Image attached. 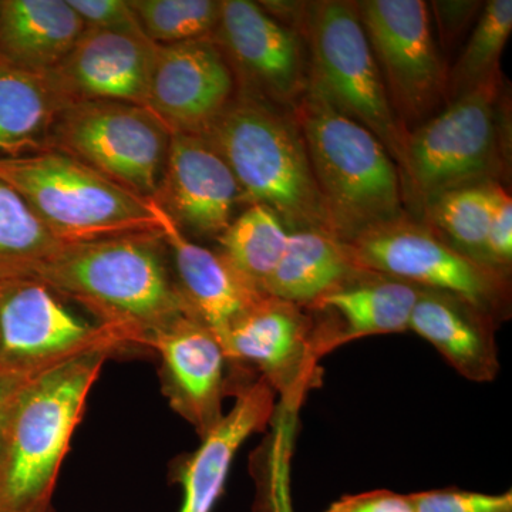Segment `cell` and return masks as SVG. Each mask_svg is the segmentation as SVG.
Here are the masks:
<instances>
[{
  "instance_id": "12",
  "label": "cell",
  "mask_w": 512,
  "mask_h": 512,
  "mask_svg": "<svg viewBox=\"0 0 512 512\" xmlns=\"http://www.w3.org/2000/svg\"><path fill=\"white\" fill-rule=\"evenodd\" d=\"M217 45L254 99L293 109L308 90L301 37L259 3L222 0Z\"/></svg>"
},
{
  "instance_id": "14",
  "label": "cell",
  "mask_w": 512,
  "mask_h": 512,
  "mask_svg": "<svg viewBox=\"0 0 512 512\" xmlns=\"http://www.w3.org/2000/svg\"><path fill=\"white\" fill-rule=\"evenodd\" d=\"M235 77L211 37L157 45L147 110L170 133L200 134L232 101Z\"/></svg>"
},
{
  "instance_id": "19",
  "label": "cell",
  "mask_w": 512,
  "mask_h": 512,
  "mask_svg": "<svg viewBox=\"0 0 512 512\" xmlns=\"http://www.w3.org/2000/svg\"><path fill=\"white\" fill-rule=\"evenodd\" d=\"M274 402V389L262 377L239 387L234 407L202 437L200 447L174 467L173 480L183 488L178 512H214L239 447L268 424Z\"/></svg>"
},
{
  "instance_id": "21",
  "label": "cell",
  "mask_w": 512,
  "mask_h": 512,
  "mask_svg": "<svg viewBox=\"0 0 512 512\" xmlns=\"http://www.w3.org/2000/svg\"><path fill=\"white\" fill-rule=\"evenodd\" d=\"M490 313L451 293L420 289L409 330L431 343L461 376L491 382L500 372Z\"/></svg>"
},
{
  "instance_id": "23",
  "label": "cell",
  "mask_w": 512,
  "mask_h": 512,
  "mask_svg": "<svg viewBox=\"0 0 512 512\" xmlns=\"http://www.w3.org/2000/svg\"><path fill=\"white\" fill-rule=\"evenodd\" d=\"M359 271L338 238L318 229H299L289 232L284 254L265 282L264 293L309 308Z\"/></svg>"
},
{
  "instance_id": "16",
  "label": "cell",
  "mask_w": 512,
  "mask_h": 512,
  "mask_svg": "<svg viewBox=\"0 0 512 512\" xmlns=\"http://www.w3.org/2000/svg\"><path fill=\"white\" fill-rule=\"evenodd\" d=\"M147 349L161 360V387L171 409L205 437L224 417L231 366L220 339L194 316L184 315L158 330Z\"/></svg>"
},
{
  "instance_id": "31",
  "label": "cell",
  "mask_w": 512,
  "mask_h": 512,
  "mask_svg": "<svg viewBox=\"0 0 512 512\" xmlns=\"http://www.w3.org/2000/svg\"><path fill=\"white\" fill-rule=\"evenodd\" d=\"M485 264L507 274L512 261V200L503 187L498 190L487 238L484 244Z\"/></svg>"
},
{
  "instance_id": "8",
  "label": "cell",
  "mask_w": 512,
  "mask_h": 512,
  "mask_svg": "<svg viewBox=\"0 0 512 512\" xmlns=\"http://www.w3.org/2000/svg\"><path fill=\"white\" fill-rule=\"evenodd\" d=\"M345 247L357 269L451 293L495 319L507 313V274L464 254L429 225L403 217L367 229Z\"/></svg>"
},
{
  "instance_id": "9",
  "label": "cell",
  "mask_w": 512,
  "mask_h": 512,
  "mask_svg": "<svg viewBox=\"0 0 512 512\" xmlns=\"http://www.w3.org/2000/svg\"><path fill=\"white\" fill-rule=\"evenodd\" d=\"M127 348L126 336L76 315L39 279H0V372L33 377L77 357Z\"/></svg>"
},
{
  "instance_id": "24",
  "label": "cell",
  "mask_w": 512,
  "mask_h": 512,
  "mask_svg": "<svg viewBox=\"0 0 512 512\" xmlns=\"http://www.w3.org/2000/svg\"><path fill=\"white\" fill-rule=\"evenodd\" d=\"M67 104L47 74L26 72L0 57V158L49 148Z\"/></svg>"
},
{
  "instance_id": "30",
  "label": "cell",
  "mask_w": 512,
  "mask_h": 512,
  "mask_svg": "<svg viewBox=\"0 0 512 512\" xmlns=\"http://www.w3.org/2000/svg\"><path fill=\"white\" fill-rule=\"evenodd\" d=\"M416 512H512V493L484 494L456 487L410 494Z\"/></svg>"
},
{
  "instance_id": "1",
  "label": "cell",
  "mask_w": 512,
  "mask_h": 512,
  "mask_svg": "<svg viewBox=\"0 0 512 512\" xmlns=\"http://www.w3.org/2000/svg\"><path fill=\"white\" fill-rule=\"evenodd\" d=\"M167 256L158 232L121 235L63 245L33 278L147 349L158 330L191 315Z\"/></svg>"
},
{
  "instance_id": "5",
  "label": "cell",
  "mask_w": 512,
  "mask_h": 512,
  "mask_svg": "<svg viewBox=\"0 0 512 512\" xmlns=\"http://www.w3.org/2000/svg\"><path fill=\"white\" fill-rule=\"evenodd\" d=\"M0 180L22 195L60 244L161 234L154 198L134 194L55 148L0 158Z\"/></svg>"
},
{
  "instance_id": "34",
  "label": "cell",
  "mask_w": 512,
  "mask_h": 512,
  "mask_svg": "<svg viewBox=\"0 0 512 512\" xmlns=\"http://www.w3.org/2000/svg\"><path fill=\"white\" fill-rule=\"evenodd\" d=\"M431 5L439 22L441 42L446 45L454 42L484 8L481 2H433Z\"/></svg>"
},
{
  "instance_id": "10",
  "label": "cell",
  "mask_w": 512,
  "mask_h": 512,
  "mask_svg": "<svg viewBox=\"0 0 512 512\" xmlns=\"http://www.w3.org/2000/svg\"><path fill=\"white\" fill-rule=\"evenodd\" d=\"M170 136V130L143 107L77 101L57 117L49 148L77 158L140 197L154 198Z\"/></svg>"
},
{
  "instance_id": "28",
  "label": "cell",
  "mask_w": 512,
  "mask_h": 512,
  "mask_svg": "<svg viewBox=\"0 0 512 512\" xmlns=\"http://www.w3.org/2000/svg\"><path fill=\"white\" fill-rule=\"evenodd\" d=\"M511 32V0L485 3L463 55L448 73V93L457 97L500 76L498 63Z\"/></svg>"
},
{
  "instance_id": "3",
  "label": "cell",
  "mask_w": 512,
  "mask_h": 512,
  "mask_svg": "<svg viewBox=\"0 0 512 512\" xmlns=\"http://www.w3.org/2000/svg\"><path fill=\"white\" fill-rule=\"evenodd\" d=\"M291 113L333 237L346 244L406 217L399 168L375 134L309 89Z\"/></svg>"
},
{
  "instance_id": "6",
  "label": "cell",
  "mask_w": 512,
  "mask_h": 512,
  "mask_svg": "<svg viewBox=\"0 0 512 512\" xmlns=\"http://www.w3.org/2000/svg\"><path fill=\"white\" fill-rule=\"evenodd\" d=\"M500 90L497 76L410 131L399 168L404 202L423 207L443 192L497 183L507 161Z\"/></svg>"
},
{
  "instance_id": "15",
  "label": "cell",
  "mask_w": 512,
  "mask_h": 512,
  "mask_svg": "<svg viewBox=\"0 0 512 512\" xmlns=\"http://www.w3.org/2000/svg\"><path fill=\"white\" fill-rule=\"evenodd\" d=\"M156 49L143 29H84L47 76L69 104L114 101L147 109Z\"/></svg>"
},
{
  "instance_id": "37",
  "label": "cell",
  "mask_w": 512,
  "mask_h": 512,
  "mask_svg": "<svg viewBox=\"0 0 512 512\" xmlns=\"http://www.w3.org/2000/svg\"><path fill=\"white\" fill-rule=\"evenodd\" d=\"M53 512H55V511H53Z\"/></svg>"
},
{
  "instance_id": "33",
  "label": "cell",
  "mask_w": 512,
  "mask_h": 512,
  "mask_svg": "<svg viewBox=\"0 0 512 512\" xmlns=\"http://www.w3.org/2000/svg\"><path fill=\"white\" fill-rule=\"evenodd\" d=\"M325 512H416L410 495L389 490L345 495L329 505Z\"/></svg>"
},
{
  "instance_id": "26",
  "label": "cell",
  "mask_w": 512,
  "mask_h": 512,
  "mask_svg": "<svg viewBox=\"0 0 512 512\" xmlns=\"http://www.w3.org/2000/svg\"><path fill=\"white\" fill-rule=\"evenodd\" d=\"M62 247L22 195L0 180V279L33 276Z\"/></svg>"
},
{
  "instance_id": "20",
  "label": "cell",
  "mask_w": 512,
  "mask_h": 512,
  "mask_svg": "<svg viewBox=\"0 0 512 512\" xmlns=\"http://www.w3.org/2000/svg\"><path fill=\"white\" fill-rule=\"evenodd\" d=\"M420 289L373 272H356L308 308L332 315L329 323L315 325L319 356L353 339L409 330Z\"/></svg>"
},
{
  "instance_id": "13",
  "label": "cell",
  "mask_w": 512,
  "mask_h": 512,
  "mask_svg": "<svg viewBox=\"0 0 512 512\" xmlns=\"http://www.w3.org/2000/svg\"><path fill=\"white\" fill-rule=\"evenodd\" d=\"M301 306L264 296L229 329L222 348L232 366H251L286 399L311 387L319 359L315 322Z\"/></svg>"
},
{
  "instance_id": "2",
  "label": "cell",
  "mask_w": 512,
  "mask_h": 512,
  "mask_svg": "<svg viewBox=\"0 0 512 512\" xmlns=\"http://www.w3.org/2000/svg\"><path fill=\"white\" fill-rule=\"evenodd\" d=\"M110 356L77 357L22 384L0 427V512H53L64 457Z\"/></svg>"
},
{
  "instance_id": "32",
  "label": "cell",
  "mask_w": 512,
  "mask_h": 512,
  "mask_svg": "<svg viewBox=\"0 0 512 512\" xmlns=\"http://www.w3.org/2000/svg\"><path fill=\"white\" fill-rule=\"evenodd\" d=\"M86 29H141L127 0H67Z\"/></svg>"
},
{
  "instance_id": "35",
  "label": "cell",
  "mask_w": 512,
  "mask_h": 512,
  "mask_svg": "<svg viewBox=\"0 0 512 512\" xmlns=\"http://www.w3.org/2000/svg\"><path fill=\"white\" fill-rule=\"evenodd\" d=\"M28 379L30 377H20L0 372V427H2L3 419H5V414L8 412L13 397Z\"/></svg>"
},
{
  "instance_id": "22",
  "label": "cell",
  "mask_w": 512,
  "mask_h": 512,
  "mask_svg": "<svg viewBox=\"0 0 512 512\" xmlns=\"http://www.w3.org/2000/svg\"><path fill=\"white\" fill-rule=\"evenodd\" d=\"M84 29L67 0H2L0 57L26 72L49 74Z\"/></svg>"
},
{
  "instance_id": "29",
  "label": "cell",
  "mask_w": 512,
  "mask_h": 512,
  "mask_svg": "<svg viewBox=\"0 0 512 512\" xmlns=\"http://www.w3.org/2000/svg\"><path fill=\"white\" fill-rule=\"evenodd\" d=\"M141 29L156 45L211 37L220 20L215 0H130Z\"/></svg>"
},
{
  "instance_id": "4",
  "label": "cell",
  "mask_w": 512,
  "mask_h": 512,
  "mask_svg": "<svg viewBox=\"0 0 512 512\" xmlns=\"http://www.w3.org/2000/svg\"><path fill=\"white\" fill-rule=\"evenodd\" d=\"M241 188L244 201L274 211L289 231L328 232L308 151L291 110L244 97L201 131Z\"/></svg>"
},
{
  "instance_id": "7",
  "label": "cell",
  "mask_w": 512,
  "mask_h": 512,
  "mask_svg": "<svg viewBox=\"0 0 512 512\" xmlns=\"http://www.w3.org/2000/svg\"><path fill=\"white\" fill-rule=\"evenodd\" d=\"M303 32L311 52L308 89L379 138L397 168L407 133L394 113L356 2L309 3Z\"/></svg>"
},
{
  "instance_id": "18",
  "label": "cell",
  "mask_w": 512,
  "mask_h": 512,
  "mask_svg": "<svg viewBox=\"0 0 512 512\" xmlns=\"http://www.w3.org/2000/svg\"><path fill=\"white\" fill-rule=\"evenodd\" d=\"M160 232L173 256L175 281L191 315L220 339L266 293L249 284L220 251L201 247L154 200Z\"/></svg>"
},
{
  "instance_id": "36",
  "label": "cell",
  "mask_w": 512,
  "mask_h": 512,
  "mask_svg": "<svg viewBox=\"0 0 512 512\" xmlns=\"http://www.w3.org/2000/svg\"><path fill=\"white\" fill-rule=\"evenodd\" d=\"M262 512H291L288 498L279 488L272 491L266 495L264 504H262Z\"/></svg>"
},
{
  "instance_id": "11",
  "label": "cell",
  "mask_w": 512,
  "mask_h": 512,
  "mask_svg": "<svg viewBox=\"0 0 512 512\" xmlns=\"http://www.w3.org/2000/svg\"><path fill=\"white\" fill-rule=\"evenodd\" d=\"M356 6L390 104L410 133V127L431 119L450 94L429 6L423 0H366Z\"/></svg>"
},
{
  "instance_id": "27",
  "label": "cell",
  "mask_w": 512,
  "mask_h": 512,
  "mask_svg": "<svg viewBox=\"0 0 512 512\" xmlns=\"http://www.w3.org/2000/svg\"><path fill=\"white\" fill-rule=\"evenodd\" d=\"M500 187L497 181L436 195L423 205L429 227L443 232L454 247L485 264V238Z\"/></svg>"
},
{
  "instance_id": "17",
  "label": "cell",
  "mask_w": 512,
  "mask_h": 512,
  "mask_svg": "<svg viewBox=\"0 0 512 512\" xmlns=\"http://www.w3.org/2000/svg\"><path fill=\"white\" fill-rule=\"evenodd\" d=\"M154 200L184 232L217 239L234 221L244 195L227 163L204 137L171 133Z\"/></svg>"
},
{
  "instance_id": "25",
  "label": "cell",
  "mask_w": 512,
  "mask_h": 512,
  "mask_svg": "<svg viewBox=\"0 0 512 512\" xmlns=\"http://www.w3.org/2000/svg\"><path fill=\"white\" fill-rule=\"evenodd\" d=\"M289 229L274 211L252 204L217 238L220 252L245 279L264 292L265 282L282 258Z\"/></svg>"
}]
</instances>
